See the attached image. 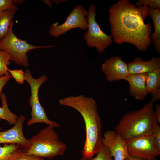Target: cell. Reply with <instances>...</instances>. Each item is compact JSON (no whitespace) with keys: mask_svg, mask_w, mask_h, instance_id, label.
<instances>
[{"mask_svg":"<svg viewBox=\"0 0 160 160\" xmlns=\"http://www.w3.org/2000/svg\"><path fill=\"white\" fill-rule=\"evenodd\" d=\"M125 160H144L140 158L128 155Z\"/></svg>","mask_w":160,"mask_h":160,"instance_id":"f546056e","label":"cell"},{"mask_svg":"<svg viewBox=\"0 0 160 160\" xmlns=\"http://www.w3.org/2000/svg\"><path fill=\"white\" fill-rule=\"evenodd\" d=\"M149 9L145 5L137 7L129 0H121L111 5L108 19L114 41L120 44L129 43L139 50H146L151 43V25L145 23Z\"/></svg>","mask_w":160,"mask_h":160,"instance_id":"6da1fadb","label":"cell"},{"mask_svg":"<svg viewBox=\"0 0 160 160\" xmlns=\"http://www.w3.org/2000/svg\"><path fill=\"white\" fill-rule=\"evenodd\" d=\"M95 9L94 4L89 7V15L87 18L88 27L84 38L89 47L95 48L97 52L101 54L112 44L113 39L111 36L102 31L97 22Z\"/></svg>","mask_w":160,"mask_h":160,"instance_id":"52a82bcc","label":"cell"},{"mask_svg":"<svg viewBox=\"0 0 160 160\" xmlns=\"http://www.w3.org/2000/svg\"><path fill=\"white\" fill-rule=\"evenodd\" d=\"M147 73L129 75L124 80L129 86V95L139 100H144L148 93L146 86Z\"/></svg>","mask_w":160,"mask_h":160,"instance_id":"4fadbf2b","label":"cell"},{"mask_svg":"<svg viewBox=\"0 0 160 160\" xmlns=\"http://www.w3.org/2000/svg\"><path fill=\"white\" fill-rule=\"evenodd\" d=\"M149 15L153 22L154 31L151 36V42L153 44L156 51L160 54V9L150 8Z\"/></svg>","mask_w":160,"mask_h":160,"instance_id":"9a60e30c","label":"cell"},{"mask_svg":"<svg viewBox=\"0 0 160 160\" xmlns=\"http://www.w3.org/2000/svg\"><path fill=\"white\" fill-rule=\"evenodd\" d=\"M4 144L3 146L0 145V160H10L11 153L20 148L16 144Z\"/></svg>","mask_w":160,"mask_h":160,"instance_id":"44dd1931","label":"cell"},{"mask_svg":"<svg viewBox=\"0 0 160 160\" xmlns=\"http://www.w3.org/2000/svg\"><path fill=\"white\" fill-rule=\"evenodd\" d=\"M59 102L61 105L75 109L81 115L84 122L86 135L82 156L93 157L102 145L100 117L96 102L92 98L80 95L63 97Z\"/></svg>","mask_w":160,"mask_h":160,"instance_id":"7a4b0ae2","label":"cell"},{"mask_svg":"<svg viewBox=\"0 0 160 160\" xmlns=\"http://www.w3.org/2000/svg\"><path fill=\"white\" fill-rule=\"evenodd\" d=\"M13 21L7 35L0 40V49L7 52L11 55V60L17 65L25 67L29 65L27 54L29 51L35 49L51 47L52 45L36 46L31 44L25 40L18 39L14 33Z\"/></svg>","mask_w":160,"mask_h":160,"instance_id":"8992f818","label":"cell"},{"mask_svg":"<svg viewBox=\"0 0 160 160\" xmlns=\"http://www.w3.org/2000/svg\"><path fill=\"white\" fill-rule=\"evenodd\" d=\"M25 116L21 115L18 117L14 126L11 128L4 131H1L0 127V144H16L22 149L29 147L30 144L24 136L23 126Z\"/></svg>","mask_w":160,"mask_h":160,"instance_id":"7c38bea8","label":"cell"},{"mask_svg":"<svg viewBox=\"0 0 160 160\" xmlns=\"http://www.w3.org/2000/svg\"><path fill=\"white\" fill-rule=\"evenodd\" d=\"M1 99L2 106L0 107V119L6 121L10 125H14L17 122L18 117L9 109L7 102V97L2 92Z\"/></svg>","mask_w":160,"mask_h":160,"instance_id":"e0dca14e","label":"cell"},{"mask_svg":"<svg viewBox=\"0 0 160 160\" xmlns=\"http://www.w3.org/2000/svg\"><path fill=\"white\" fill-rule=\"evenodd\" d=\"M17 10L10 9L0 13V40L8 33L14 15Z\"/></svg>","mask_w":160,"mask_h":160,"instance_id":"2e32d148","label":"cell"},{"mask_svg":"<svg viewBox=\"0 0 160 160\" xmlns=\"http://www.w3.org/2000/svg\"><path fill=\"white\" fill-rule=\"evenodd\" d=\"M88 15V11L82 6L80 4L76 5L63 24L59 25L56 22L51 24L49 31V35L57 37L73 29L79 28L82 30H87L88 22L87 18Z\"/></svg>","mask_w":160,"mask_h":160,"instance_id":"ba28073f","label":"cell"},{"mask_svg":"<svg viewBox=\"0 0 160 160\" xmlns=\"http://www.w3.org/2000/svg\"><path fill=\"white\" fill-rule=\"evenodd\" d=\"M127 64L130 75L147 73L160 68V58L154 57L146 61L137 57Z\"/></svg>","mask_w":160,"mask_h":160,"instance_id":"5bb4252c","label":"cell"},{"mask_svg":"<svg viewBox=\"0 0 160 160\" xmlns=\"http://www.w3.org/2000/svg\"><path fill=\"white\" fill-rule=\"evenodd\" d=\"M152 136L155 145L160 152V126L156 122L153 126Z\"/></svg>","mask_w":160,"mask_h":160,"instance_id":"cb8c5ba5","label":"cell"},{"mask_svg":"<svg viewBox=\"0 0 160 160\" xmlns=\"http://www.w3.org/2000/svg\"><path fill=\"white\" fill-rule=\"evenodd\" d=\"M153 102L151 100L139 109L124 115L115 128L125 140L152 135L156 122Z\"/></svg>","mask_w":160,"mask_h":160,"instance_id":"3957f363","label":"cell"},{"mask_svg":"<svg viewBox=\"0 0 160 160\" xmlns=\"http://www.w3.org/2000/svg\"><path fill=\"white\" fill-rule=\"evenodd\" d=\"M102 142V145L108 148L114 160H125L128 155L126 140L115 130L106 131Z\"/></svg>","mask_w":160,"mask_h":160,"instance_id":"30bf717a","label":"cell"},{"mask_svg":"<svg viewBox=\"0 0 160 160\" xmlns=\"http://www.w3.org/2000/svg\"><path fill=\"white\" fill-rule=\"evenodd\" d=\"M11 57L7 52L0 49V76L9 73L7 66L10 64Z\"/></svg>","mask_w":160,"mask_h":160,"instance_id":"d6986e66","label":"cell"},{"mask_svg":"<svg viewBox=\"0 0 160 160\" xmlns=\"http://www.w3.org/2000/svg\"><path fill=\"white\" fill-rule=\"evenodd\" d=\"M137 7L146 5L150 8L160 9V0H139L136 3Z\"/></svg>","mask_w":160,"mask_h":160,"instance_id":"d4e9b609","label":"cell"},{"mask_svg":"<svg viewBox=\"0 0 160 160\" xmlns=\"http://www.w3.org/2000/svg\"><path fill=\"white\" fill-rule=\"evenodd\" d=\"M54 128L48 126L28 139L30 146L22 148L25 154L49 159L64 155L68 146L59 140Z\"/></svg>","mask_w":160,"mask_h":160,"instance_id":"277c9868","label":"cell"},{"mask_svg":"<svg viewBox=\"0 0 160 160\" xmlns=\"http://www.w3.org/2000/svg\"><path fill=\"white\" fill-rule=\"evenodd\" d=\"M101 69L106 79L110 81L124 79L130 74L127 64L119 56L112 57L102 64Z\"/></svg>","mask_w":160,"mask_h":160,"instance_id":"8fae6325","label":"cell"},{"mask_svg":"<svg viewBox=\"0 0 160 160\" xmlns=\"http://www.w3.org/2000/svg\"><path fill=\"white\" fill-rule=\"evenodd\" d=\"M155 108L156 111L155 112L156 122L159 124L160 123V104H156Z\"/></svg>","mask_w":160,"mask_h":160,"instance_id":"83f0119b","label":"cell"},{"mask_svg":"<svg viewBox=\"0 0 160 160\" xmlns=\"http://www.w3.org/2000/svg\"><path fill=\"white\" fill-rule=\"evenodd\" d=\"M25 80L29 84L31 89V96L28 100L31 108V118L27 122V125L30 126L36 123H44L54 128L60 127L57 122L49 120L45 113L44 108L41 105L38 96L39 88L47 79L45 74L37 79L33 78L30 70L27 69L25 73Z\"/></svg>","mask_w":160,"mask_h":160,"instance_id":"5b68a950","label":"cell"},{"mask_svg":"<svg viewBox=\"0 0 160 160\" xmlns=\"http://www.w3.org/2000/svg\"><path fill=\"white\" fill-rule=\"evenodd\" d=\"M151 100L153 102L156 101L160 99V89L156 92L151 94Z\"/></svg>","mask_w":160,"mask_h":160,"instance_id":"f1b7e54d","label":"cell"},{"mask_svg":"<svg viewBox=\"0 0 160 160\" xmlns=\"http://www.w3.org/2000/svg\"><path fill=\"white\" fill-rule=\"evenodd\" d=\"M49 7L51 8L52 7V5L51 4V1L50 0H42Z\"/></svg>","mask_w":160,"mask_h":160,"instance_id":"4dcf8cb0","label":"cell"},{"mask_svg":"<svg viewBox=\"0 0 160 160\" xmlns=\"http://www.w3.org/2000/svg\"><path fill=\"white\" fill-rule=\"evenodd\" d=\"M52 1L56 4H59L61 3L65 2L68 1L66 0H52Z\"/></svg>","mask_w":160,"mask_h":160,"instance_id":"1f68e13d","label":"cell"},{"mask_svg":"<svg viewBox=\"0 0 160 160\" xmlns=\"http://www.w3.org/2000/svg\"><path fill=\"white\" fill-rule=\"evenodd\" d=\"M11 77V76L9 73L0 76V99H1V94L2 92V91L4 87L7 82L10 80Z\"/></svg>","mask_w":160,"mask_h":160,"instance_id":"4316f807","label":"cell"},{"mask_svg":"<svg viewBox=\"0 0 160 160\" xmlns=\"http://www.w3.org/2000/svg\"><path fill=\"white\" fill-rule=\"evenodd\" d=\"M17 9L18 8L11 0H0V13L8 10Z\"/></svg>","mask_w":160,"mask_h":160,"instance_id":"484cf974","label":"cell"},{"mask_svg":"<svg viewBox=\"0 0 160 160\" xmlns=\"http://www.w3.org/2000/svg\"><path fill=\"white\" fill-rule=\"evenodd\" d=\"M147 73L146 87L148 93L151 94L160 89V68Z\"/></svg>","mask_w":160,"mask_h":160,"instance_id":"ac0fdd59","label":"cell"},{"mask_svg":"<svg viewBox=\"0 0 160 160\" xmlns=\"http://www.w3.org/2000/svg\"></svg>","mask_w":160,"mask_h":160,"instance_id":"e575fe53","label":"cell"},{"mask_svg":"<svg viewBox=\"0 0 160 160\" xmlns=\"http://www.w3.org/2000/svg\"><path fill=\"white\" fill-rule=\"evenodd\" d=\"M10 160H46L42 158L33 155H27L23 149L20 148L14 151L11 154Z\"/></svg>","mask_w":160,"mask_h":160,"instance_id":"ffe728a7","label":"cell"},{"mask_svg":"<svg viewBox=\"0 0 160 160\" xmlns=\"http://www.w3.org/2000/svg\"><path fill=\"white\" fill-rule=\"evenodd\" d=\"M7 70L17 83L19 84L23 83L25 80V73L22 69L10 70L8 68Z\"/></svg>","mask_w":160,"mask_h":160,"instance_id":"603a6c76","label":"cell"},{"mask_svg":"<svg viewBox=\"0 0 160 160\" xmlns=\"http://www.w3.org/2000/svg\"><path fill=\"white\" fill-rule=\"evenodd\" d=\"M24 1L23 0H12L13 3L15 4H19L22 3Z\"/></svg>","mask_w":160,"mask_h":160,"instance_id":"d6a6232c","label":"cell"},{"mask_svg":"<svg viewBox=\"0 0 160 160\" xmlns=\"http://www.w3.org/2000/svg\"><path fill=\"white\" fill-rule=\"evenodd\" d=\"M156 160V158H155V159H153V160Z\"/></svg>","mask_w":160,"mask_h":160,"instance_id":"836d02e7","label":"cell"},{"mask_svg":"<svg viewBox=\"0 0 160 160\" xmlns=\"http://www.w3.org/2000/svg\"><path fill=\"white\" fill-rule=\"evenodd\" d=\"M80 160H114L108 148L103 145L95 157L86 158L82 156Z\"/></svg>","mask_w":160,"mask_h":160,"instance_id":"7402d4cb","label":"cell"},{"mask_svg":"<svg viewBox=\"0 0 160 160\" xmlns=\"http://www.w3.org/2000/svg\"><path fill=\"white\" fill-rule=\"evenodd\" d=\"M128 154L143 160H152L160 155L152 135L125 140Z\"/></svg>","mask_w":160,"mask_h":160,"instance_id":"9c48e42d","label":"cell"}]
</instances>
